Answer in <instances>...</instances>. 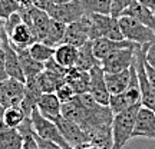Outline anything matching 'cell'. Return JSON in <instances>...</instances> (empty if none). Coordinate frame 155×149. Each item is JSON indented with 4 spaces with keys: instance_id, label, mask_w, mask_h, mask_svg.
<instances>
[{
    "instance_id": "3",
    "label": "cell",
    "mask_w": 155,
    "mask_h": 149,
    "mask_svg": "<svg viewBox=\"0 0 155 149\" xmlns=\"http://www.w3.org/2000/svg\"><path fill=\"white\" fill-rule=\"evenodd\" d=\"M118 23L122 30L124 37L137 44H148L155 42V33L145 24L139 23L137 19L131 16L118 17Z\"/></svg>"
},
{
    "instance_id": "14",
    "label": "cell",
    "mask_w": 155,
    "mask_h": 149,
    "mask_svg": "<svg viewBox=\"0 0 155 149\" xmlns=\"http://www.w3.org/2000/svg\"><path fill=\"white\" fill-rule=\"evenodd\" d=\"M6 34H7L12 46L16 50L29 49V46H32L35 42H38L35 33L30 30V28H29L28 24L23 22H20L12 32H9V33H6Z\"/></svg>"
},
{
    "instance_id": "9",
    "label": "cell",
    "mask_w": 155,
    "mask_h": 149,
    "mask_svg": "<svg viewBox=\"0 0 155 149\" xmlns=\"http://www.w3.org/2000/svg\"><path fill=\"white\" fill-rule=\"evenodd\" d=\"M89 90L88 93L94 98L99 105L108 106L109 103V98H111V93L108 92V88H106V82H105V72L101 65H96L94 66L91 70H89Z\"/></svg>"
},
{
    "instance_id": "8",
    "label": "cell",
    "mask_w": 155,
    "mask_h": 149,
    "mask_svg": "<svg viewBox=\"0 0 155 149\" xmlns=\"http://www.w3.org/2000/svg\"><path fill=\"white\" fill-rule=\"evenodd\" d=\"M89 34H91V17H89V15H85L76 22L66 24L63 43H69L72 46L81 47L91 40Z\"/></svg>"
},
{
    "instance_id": "2",
    "label": "cell",
    "mask_w": 155,
    "mask_h": 149,
    "mask_svg": "<svg viewBox=\"0 0 155 149\" xmlns=\"http://www.w3.org/2000/svg\"><path fill=\"white\" fill-rule=\"evenodd\" d=\"M131 72H132V76H131V82H129V86L127 88V90H124L122 93L118 95H111V98H109L108 108L112 111L114 115L121 113L132 106L141 105V89H139L138 76H137L134 62L132 66H131Z\"/></svg>"
},
{
    "instance_id": "11",
    "label": "cell",
    "mask_w": 155,
    "mask_h": 149,
    "mask_svg": "<svg viewBox=\"0 0 155 149\" xmlns=\"http://www.w3.org/2000/svg\"><path fill=\"white\" fill-rule=\"evenodd\" d=\"M155 139V112L141 106L137 115V122L132 132V139Z\"/></svg>"
},
{
    "instance_id": "33",
    "label": "cell",
    "mask_w": 155,
    "mask_h": 149,
    "mask_svg": "<svg viewBox=\"0 0 155 149\" xmlns=\"http://www.w3.org/2000/svg\"><path fill=\"white\" fill-rule=\"evenodd\" d=\"M7 72H6V59H5V50L0 43V82H3L7 79Z\"/></svg>"
},
{
    "instance_id": "20",
    "label": "cell",
    "mask_w": 155,
    "mask_h": 149,
    "mask_svg": "<svg viewBox=\"0 0 155 149\" xmlns=\"http://www.w3.org/2000/svg\"><path fill=\"white\" fill-rule=\"evenodd\" d=\"M35 80H36L42 93H55L56 89L59 88L62 83H65V76H61V75L52 72V70L43 69V72Z\"/></svg>"
},
{
    "instance_id": "40",
    "label": "cell",
    "mask_w": 155,
    "mask_h": 149,
    "mask_svg": "<svg viewBox=\"0 0 155 149\" xmlns=\"http://www.w3.org/2000/svg\"><path fill=\"white\" fill-rule=\"evenodd\" d=\"M83 145V144H82ZM82 145H78V146H73L72 149H82Z\"/></svg>"
},
{
    "instance_id": "32",
    "label": "cell",
    "mask_w": 155,
    "mask_h": 149,
    "mask_svg": "<svg viewBox=\"0 0 155 149\" xmlns=\"http://www.w3.org/2000/svg\"><path fill=\"white\" fill-rule=\"evenodd\" d=\"M36 141H38L39 149H63L62 146H59L58 144H55V142L40 138V136H38V135H36Z\"/></svg>"
},
{
    "instance_id": "15",
    "label": "cell",
    "mask_w": 155,
    "mask_h": 149,
    "mask_svg": "<svg viewBox=\"0 0 155 149\" xmlns=\"http://www.w3.org/2000/svg\"><path fill=\"white\" fill-rule=\"evenodd\" d=\"M36 108L40 115L52 122H56L62 116V103L55 93H42Z\"/></svg>"
},
{
    "instance_id": "30",
    "label": "cell",
    "mask_w": 155,
    "mask_h": 149,
    "mask_svg": "<svg viewBox=\"0 0 155 149\" xmlns=\"http://www.w3.org/2000/svg\"><path fill=\"white\" fill-rule=\"evenodd\" d=\"M135 2L137 0H111V16L116 19L121 17L122 13Z\"/></svg>"
},
{
    "instance_id": "39",
    "label": "cell",
    "mask_w": 155,
    "mask_h": 149,
    "mask_svg": "<svg viewBox=\"0 0 155 149\" xmlns=\"http://www.w3.org/2000/svg\"><path fill=\"white\" fill-rule=\"evenodd\" d=\"M68 2H72V0H53V3H68Z\"/></svg>"
},
{
    "instance_id": "29",
    "label": "cell",
    "mask_w": 155,
    "mask_h": 149,
    "mask_svg": "<svg viewBox=\"0 0 155 149\" xmlns=\"http://www.w3.org/2000/svg\"><path fill=\"white\" fill-rule=\"evenodd\" d=\"M55 95L58 96V99L61 100V103L63 105V103H68V102H71V100L76 96V93H75V90H73L69 85H68L66 82L62 83L59 88L56 89Z\"/></svg>"
},
{
    "instance_id": "6",
    "label": "cell",
    "mask_w": 155,
    "mask_h": 149,
    "mask_svg": "<svg viewBox=\"0 0 155 149\" xmlns=\"http://www.w3.org/2000/svg\"><path fill=\"white\" fill-rule=\"evenodd\" d=\"M25 82H20L13 77H7L6 80L0 82V105L5 108L20 106L25 98Z\"/></svg>"
},
{
    "instance_id": "24",
    "label": "cell",
    "mask_w": 155,
    "mask_h": 149,
    "mask_svg": "<svg viewBox=\"0 0 155 149\" xmlns=\"http://www.w3.org/2000/svg\"><path fill=\"white\" fill-rule=\"evenodd\" d=\"M23 136L17 129L0 131V149H22Z\"/></svg>"
},
{
    "instance_id": "18",
    "label": "cell",
    "mask_w": 155,
    "mask_h": 149,
    "mask_svg": "<svg viewBox=\"0 0 155 149\" xmlns=\"http://www.w3.org/2000/svg\"><path fill=\"white\" fill-rule=\"evenodd\" d=\"M131 76H132L131 67L122 70V72L105 73V82L108 92L111 95H118L122 93L124 90H127V88L129 86V82H131Z\"/></svg>"
},
{
    "instance_id": "19",
    "label": "cell",
    "mask_w": 155,
    "mask_h": 149,
    "mask_svg": "<svg viewBox=\"0 0 155 149\" xmlns=\"http://www.w3.org/2000/svg\"><path fill=\"white\" fill-rule=\"evenodd\" d=\"M89 79H91L89 72L78 69V67H71V69H68L65 82L75 90V93L81 95L86 93L89 90Z\"/></svg>"
},
{
    "instance_id": "5",
    "label": "cell",
    "mask_w": 155,
    "mask_h": 149,
    "mask_svg": "<svg viewBox=\"0 0 155 149\" xmlns=\"http://www.w3.org/2000/svg\"><path fill=\"white\" fill-rule=\"evenodd\" d=\"M48 15L53 20H58L63 24H71V23L79 20L86 13H85L82 5L79 3V0H72L68 3H53V6L48 11Z\"/></svg>"
},
{
    "instance_id": "17",
    "label": "cell",
    "mask_w": 155,
    "mask_h": 149,
    "mask_svg": "<svg viewBox=\"0 0 155 149\" xmlns=\"http://www.w3.org/2000/svg\"><path fill=\"white\" fill-rule=\"evenodd\" d=\"M17 55H19V62H20V66H22V70H23L26 82L32 80V79H36L40 73L43 72L45 63L35 60L33 57L30 56L28 49L17 50Z\"/></svg>"
},
{
    "instance_id": "16",
    "label": "cell",
    "mask_w": 155,
    "mask_h": 149,
    "mask_svg": "<svg viewBox=\"0 0 155 149\" xmlns=\"http://www.w3.org/2000/svg\"><path fill=\"white\" fill-rule=\"evenodd\" d=\"M122 16H131V17H134V19H137L139 23L145 24L147 28H150L151 30L155 33V16H154V11H152V9H150V7L141 5L138 0L129 6L127 10L122 13Z\"/></svg>"
},
{
    "instance_id": "27",
    "label": "cell",
    "mask_w": 155,
    "mask_h": 149,
    "mask_svg": "<svg viewBox=\"0 0 155 149\" xmlns=\"http://www.w3.org/2000/svg\"><path fill=\"white\" fill-rule=\"evenodd\" d=\"M86 15H111V0H79Z\"/></svg>"
},
{
    "instance_id": "28",
    "label": "cell",
    "mask_w": 155,
    "mask_h": 149,
    "mask_svg": "<svg viewBox=\"0 0 155 149\" xmlns=\"http://www.w3.org/2000/svg\"><path fill=\"white\" fill-rule=\"evenodd\" d=\"M20 10V5L17 0H0V19L6 20L9 16Z\"/></svg>"
},
{
    "instance_id": "36",
    "label": "cell",
    "mask_w": 155,
    "mask_h": 149,
    "mask_svg": "<svg viewBox=\"0 0 155 149\" xmlns=\"http://www.w3.org/2000/svg\"><path fill=\"white\" fill-rule=\"evenodd\" d=\"M5 111H6V108L0 105V131L7 129V128H6V125H5Z\"/></svg>"
},
{
    "instance_id": "13",
    "label": "cell",
    "mask_w": 155,
    "mask_h": 149,
    "mask_svg": "<svg viewBox=\"0 0 155 149\" xmlns=\"http://www.w3.org/2000/svg\"><path fill=\"white\" fill-rule=\"evenodd\" d=\"M139 44L129 42V40H112L108 37H99L92 40V49H94L95 57L99 60V63L105 59L108 55L118 49H127V47H137Z\"/></svg>"
},
{
    "instance_id": "7",
    "label": "cell",
    "mask_w": 155,
    "mask_h": 149,
    "mask_svg": "<svg viewBox=\"0 0 155 149\" xmlns=\"http://www.w3.org/2000/svg\"><path fill=\"white\" fill-rule=\"evenodd\" d=\"M141 46V44H139ZM138 47V46H137ZM137 47H127V49H118L108 55L101 62V66L105 73H116L129 69L134 62V52Z\"/></svg>"
},
{
    "instance_id": "10",
    "label": "cell",
    "mask_w": 155,
    "mask_h": 149,
    "mask_svg": "<svg viewBox=\"0 0 155 149\" xmlns=\"http://www.w3.org/2000/svg\"><path fill=\"white\" fill-rule=\"evenodd\" d=\"M0 43H2L3 50H5L6 72H7V76L26 83V79H25V75H23L22 66H20V62H19L17 50L15 49V47L12 46V43L9 42V37H7V34H6L5 30H3L2 37H0Z\"/></svg>"
},
{
    "instance_id": "1",
    "label": "cell",
    "mask_w": 155,
    "mask_h": 149,
    "mask_svg": "<svg viewBox=\"0 0 155 149\" xmlns=\"http://www.w3.org/2000/svg\"><path fill=\"white\" fill-rule=\"evenodd\" d=\"M142 105L132 106L127 111L114 115L111 128H112V149H124L127 144L132 139V132L137 122L139 108Z\"/></svg>"
},
{
    "instance_id": "31",
    "label": "cell",
    "mask_w": 155,
    "mask_h": 149,
    "mask_svg": "<svg viewBox=\"0 0 155 149\" xmlns=\"http://www.w3.org/2000/svg\"><path fill=\"white\" fill-rule=\"evenodd\" d=\"M145 63L150 67L155 69V42L148 44V47L145 50Z\"/></svg>"
},
{
    "instance_id": "25",
    "label": "cell",
    "mask_w": 155,
    "mask_h": 149,
    "mask_svg": "<svg viewBox=\"0 0 155 149\" xmlns=\"http://www.w3.org/2000/svg\"><path fill=\"white\" fill-rule=\"evenodd\" d=\"M28 50L35 60L42 62V63H46L48 60H50V59L53 57V55H55V47L46 44L45 42H42V40L35 42L32 46H29Z\"/></svg>"
},
{
    "instance_id": "35",
    "label": "cell",
    "mask_w": 155,
    "mask_h": 149,
    "mask_svg": "<svg viewBox=\"0 0 155 149\" xmlns=\"http://www.w3.org/2000/svg\"><path fill=\"white\" fill-rule=\"evenodd\" d=\"M145 70H147V77H148V82H150L151 88L155 90V69L150 67L145 63Z\"/></svg>"
},
{
    "instance_id": "21",
    "label": "cell",
    "mask_w": 155,
    "mask_h": 149,
    "mask_svg": "<svg viewBox=\"0 0 155 149\" xmlns=\"http://www.w3.org/2000/svg\"><path fill=\"white\" fill-rule=\"evenodd\" d=\"M78 52H79V49H78L76 46H72V44H69V43H62L55 47L53 59L61 66L66 67V69H71V67H75V65H76Z\"/></svg>"
},
{
    "instance_id": "4",
    "label": "cell",
    "mask_w": 155,
    "mask_h": 149,
    "mask_svg": "<svg viewBox=\"0 0 155 149\" xmlns=\"http://www.w3.org/2000/svg\"><path fill=\"white\" fill-rule=\"evenodd\" d=\"M30 121H32V126H33L35 133L40 136L43 139H48V141H52L58 144L59 146H62L63 149H72V146L68 144L65 138L62 136L61 131L58 129L55 122L46 119L45 116L40 115V112L38 111V108L32 111L30 113Z\"/></svg>"
},
{
    "instance_id": "26",
    "label": "cell",
    "mask_w": 155,
    "mask_h": 149,
    "mask_svg": "<svg viewBox=\"0 0 155 149\" xmlns=\"http://www.w3.org/2000/svg\"><path fill=\"white\" fill-rule=\"evenodd\" d=\"M28 116L23 112V109L20 106H10V108H6L5 111V125L6 128H10V129H17V128L22 125V122L26 119Z\"/></svg>"
},
{
    "instance_id": "22",
    "label": "cell",
    "mask_w": 155,
    "mask_h": 149,
    "mask_svg": "<svg viewBox=\"0 0 155 149\" xmlns=\"http://www.w3.org/2000/svg\"><path fill=\"white\" fill-rule=\"evenodd\" d=\"M78 49H79V52H78V60H76L75 67L89 72V70H91L94 66L101 65L99 60H98V59L95 57V55H94V49H92V40L86 42L83 46L78 47Z\"/></svg>"
},
{
    "instance_id": "23",
    "label": "cell",
    "mask_w": 155,
    "mask_h": 149,
    "mask_svg": "<svg viewBox=\"0 0 155 149\" xmlns=\"http://www.w3.org/2000/svg\"><path fill=\"white\" fill-rule=\"evenodd\" d=\"M65 32H66V24H63V23L52 19L49 24V29H48V33H46V36H45V39L42 42H45L46 44H49L52 47H56V46L63 43Z\"/></svg>"
},
{
    "instance_id": "34",
    "label": "cell",
    "mask_w": 155,
    "mask_h": 149,
    "mask_svg": "<svg viewBox=\"0 0 155 149\" xmlns=\"http://www.w3.org/2000/svg\"><path fill=\"white\" fill-rule=\"evenodd\" d=\"M32 5L35 6V7H38V9H40V10L43 11H49V9L53 6V0H32Z\"/></svg>"
},
{
    "instance_id": "37",
    "label": "cell",
    "mask_w": 155,
    "mask_h": 149,
    "mask_svg": "<svg viewBox=\"0 0 155 149\" xmlns=\"http://www.w3.org/2000/svg\"><path fill=\"white\" fill-rule=\"evenodd\" d=\"M141 5H144V6H147V7H150V9H152L155 6V0H138Z\"/></svg>"
},
{
    "instance_id": "12",
    "label": "cell",
    "mask_w": 155,
    "mask_h": 149,
    "mask_svg": "<svg viewBox=\"0 0 155 149\" xmlns=\"http://www.w3.org/2000/svg\"><path fill=\"white\" fill-rule=\"evenodd\" d=\"M55 123H56V126H58V129L61 131L62 136L65 138V141L72 148L88 142V133L85 132L78 123L69 121V119L63 118V116H61Z\"/></svg>"
},
{
    "instance_id": "41",
    "label": "cell",
    "mask_w": 155,
    "mask_h": 149,
    "mask_svg": "<svg viewBox=\"0 0 155 149\" xmlns=\"http://www.w3.org/2000/svg\"><path fill=\"white\" fill-rule=\"evenodd\" d=\"M152 11H154V16H155V6H154V7H152Z\"/></svg>"
},
{
    "instance_id": "38",
    "label": "cell",
    "mask_w": 155,
    "mask_h": 149,
    "mask_svg": "<svg viewBox=\"0 0 155 149\" xmlns=\"http://www.w3.org/2000/svg\"><path fill=\"white\" fill-rule=\"evenodd\" d=\"M3 30H5V28H3V20L0 19V37H2V33H3Z\"/></svg>"
}]
</instances>
